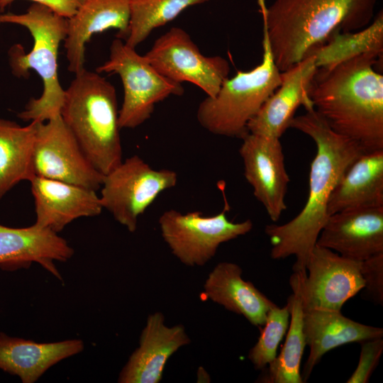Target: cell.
<instances>
[{
    "mask_svg": "<svg viewBox=\"0 0 383 383\" xmlns=\"http://www.w3.org/2000/svg\"><path fill=\"white\" fill-rule=\"evenodd\" d=\"M304 332L309 354L301 374L303 382L328 351L339 346L382 338L383 329L356 322L340 311L303 306Z\"/></svg>",
    "mask_w": 383,
    "mask_h": 383,
    "instance_id": "ffe728a7",
    "label": "cell"
},
{
    "mask_svg": "<svg viewBox=\"0 0 383 383\" xmlns=\"http://www.w3.org/2000/svg\"><path fill=\"white\" fill-rule=\"evenodd\" d=\"M74 250L65 239L50 228L35 223L11 228L0 224V268L14 271L29 267L33 262L62 280L55 261L66 262Z\"/></svg>",
    "mask_w": 383,
    "mask_h": 383,
    "instance_id": "2e32d148",
    "label": "cell"
},
{
    "mask_svg": "<svg viewBox=\"0 0 383 383\" xmlns=\"http://www.w3.org/2000/svg\"><path fill=\"white\" fill-rule=\"evenodd\" d=\"M365 52H383L382 11L365 28L352 33H338L312 53L315 54L320 67Z\"/></svg>",
    "mask_w": 383,
    "mask_h": 383,
    "instance_id": "4316f807",
    "label": "cell"
},
{
    "mask_svg": "<svg viewBox=\"0 0 383 383\" xmlns=\"http://www.w3.org/2000/svg\"><path fill=\"white\" fill-rule=\"evenodd\" d=\"M377 0H274L261 10L263 33L284 72L335 35L362 30L374 18Z\"/></svg>",
    "mask_w": 383,
    "mask_h": 383,
    "instance_id": "3957f363",
    "label": "cell"
},
{
    "mask_svg": "<svg viewBox=\"0 0 383 383\" xmlns=\"http://www.w3.org/2000/svg\"><path fill=\"white\" fill-rule=\"evenodd\" d=\"M109 57L96 68L98 73L118 74L123 87V100L119 109L121 128H135L149 119L155 106L170 96H181L182 83L157 72L145 55L116 38L109 48Z\"/></svg>",
    "mask_w": 383,
    "mask_h": 383,
    "instance_id": "52a82bcc",
    "label": "cell"
},
{
    "mask_svg": "<svg viewBox=\"0 0 383 383\" xmlns=\"http://www.w3.org/2000/svg\"><path fill=\"white\" fill-rule=\"evenodd\" d=\"M293 294L289 297L290 319L286 338L280 353L267 366L261 378L265 383H302L301 362L306 345L304 332V311L299 290L291 286Z\"/></svg>",
    "mask_w": 383,
    "mask_h": 383,
    "instance_id": "d4e9b609",
    "label": "cell"
},
{
    "mask_svg": "<svg viewBox=\"0 0 383 383\" xmlns=\"http://www.w3.org/2000/svg\"><path fill=\"white\" fill-rule=\"evenodd\" d=\"M15 0H0V12ZM43 5L66 18L72 17L84 0H30Z\"/></svg>",
    "mask_w": 383,
    "mask_h": 383,
    "instance_id": "4dcf8cb0",
    "label": "cell"
},
{
    "mask_svg": "<svg viewBox=\"0 0 383 383\" xmlns=\"http://www.w3.org/2000/svg\"><path fill=\"white\" fill-rule=\"evenodd\" d=\"M361 350L357 366L347 383H367L379 364L383 353V339L375 338L361 343Z\"/></svg>",
    "mask_w": 383,
    "mask_h": 383,
    "instance_id": "f1b7e54d",
    "label": "cell"
},
{
    "mask_svg": "<svg viewBox=\"0 0 383 383\" xmlns=\"http://www.w3.org/2000/svg\"><path fill=\"white\" fill-rule=\"evenodd\" d=\"M260 64L247 72L238 71L226 78L217 94L199 105L196 118L209 132L221 136L243 138L248 124L281 84L267 38L263 33Z\"/></svg>",
    "mask_w": 383,
    "mask_h": 383,
    "instance_id": "8992f818",
    "label": "cell"
},
{
    "mask_svg": "<svg viewBox=\"0 0 383 383\" xmlns=\"http://www.w3.org/2000/svg\"><path fill=\"white\" fill-rule=\"evenodd\" d=\"M4 23L25 27L33 39L28 52L26 53L20 44L9 49V62L13 74L28 78L29 70H34L43 82L41 95L31 98L18 117L23 121L45 122L60 115L65 89L59 79L57 60L60 45L67 36L68 18L43 5L32 3L23 13L1 12L0 25Z\"/></svg>",
    "mask_w": 383,
    "mask_h": 383,
    "instance_id": "277c9868",
    "label": "cell"
},
{
    "mask_svg": "<svg viewBox=\"0 0 383 383\" xmlns=\"http://www.w3.org/2000/svg\"><path fill=\"white\" fill-rule=\"evenodd\" d=\"M61 117L84 153L104 175L122 161L115 87L85 68L65 89Z\"/></svg>",
    "mask_w": 383,
    "mask_h": 383,
    "instance_id": "5b68a950",
    "label": "cell"
},
{
    "mask_svg": "<svg viewBox=\"0 0 383 383\" xmlns=\"http://www.w3.org/2000/svg\"><path fill=\"white\" fill-rule=\"evenodd\" d=\"M290 319L289 306H272L267 312L260 337L250 350L248 359L256 370L268 366L277 355V348L286 335Z\"/></svg>",
    "mask_w": 383,
    "mask_h": 383,
    "instance_id": "83f0119b",
    "label": "cell"
},
{
    "mask_svg": "<svg viewBox=\"0 0 383 383\" xmlns=\"http://www.w3.org/2000/svg\"><path fill=\"white\" fill-rule=\"evenodd\" d=\"M84 348L79 339L40 343L0 333V369L18 377L23 383H33L51 367Z\"/></svg>",
    "mask_w": 383,
    "mask_h": 383,
    "instance_id": "44dd1931",
    "label": "cell"
},
{
    "mask_svg": "<svg viewBox=\"0 0 383 383\" xmlns=\"http://www.w3.org/2000/svg\"><path fill=\"white\" fill-rule=\"evenodd\" d=\"M212 0H131L128 34L125 43L135 48L157 28L174 20L189 6Z\"/></svg>",
    "mask_w": 383,
    "mask_h": 383,
    "instance_id": "484cf974",
    "label": "cell"
},
{
    "mask_svg": "<svg viewBox=\"0 0 383 383\" xmlns=\"http://www.w3.org/2000/svg\"><path fill=\"white\" fill-rule=\"evenodd\" d=\"M318 68L316 57L311 53L282 72L280 85L248 123V133L280 138L300 106L306 111L313 109L309 90Z\"/></svg>",
    "mask_w": 383,
    "mask_h": 383,
    "instance_id": "5bb4252c",
    "label": "cell"
},
{
    "mask_svg": "<svg viewBox=\"0 0 383 383\" xmlns=\"http://www.w3.org/2000/svg\"><path fill=\"white\" fill-rule=\"evenodd\" d=\"M184 327H168L161 312L147 318L140 336L139 346L130 356L119 374L120 383H158L169 358L181 347L190 343Z\"/></svg>",
    "mask_w": 383,
    "mask_h": 383,
    "instance_id": "e0dca14e",
    "label": "cell"
},
{
    "mask_svg": "<svg viewBox=\"0 0 383 383\" xmlns=\"http://www.w3.org/2000/svg\"><path fill=\"white\" fill-rule=\"evenodd\" d=\"M360 273L365 294L374 303L383 305V252L361 262Z\"/></svg>",
    "mask_w": 383,
    "mask_h": 383,
    "instance_id": "f546056e",
    "label": "cell"
},
{
    "mask_svg": "<svg viewBox=\"0 0 383 383\" xmlns=\"http://www.w3.org/2000/svg\"><path fill=\"white\" fill-rule=\"evenodd\" d=\"M33 162L35 176L94 191L101 188L104 176L90 162L61 115L38 123Z\"/></svg>",
    "mask_w": 383,
    "mask_h": 383,
    "instance_id": "7c38bea8",
    "label": "cell"
},
{
    "mask_svg": "<svg viewBox=\"0 0 383 383\" xmlns=\"http://www.w3.org/2000/svg\"><path fill=\"white\" fill-rule=\"evenodd\" d=\"M39 121L21 126L0 117V199L22 181L35 176L33 149Z\"/></svg>",
    "mask_w": 383,
    "mask_h": 383,
    "instance_id": "cb8c5ba5",
    "label": "cell"
},
{
    "mask_svg": "<svg viewBox=\"0 0 383 383\" xmlns=\"http://www.w3.org/2000/svg\"><path fill=\"white\" fill-rule=\"evenodd\" d=\"M360 264L316 245L306 265L308 274L294 272L290 286L299 290L304 306L341 311L364 287Z\"/></svg>",
    "mask_w": 383,
    "mask_h": 383,
    "instance_id": "30bf717a",
    "label": "cell"
},
{
    "mask_svg": "<svg viewBox=\"0 0 383 383\" xmlns=\"http://www.w3.org/2000/svg\"><path fill=\"white\" fill-rule=\"evenodd\" d=\"M380 56L365 52L320 67L309 90L330 128L365 152L383 150V75L374 70Z\"/></svg>",
    "mask_w": 383,
    "mask_h": 383,
    "instance_id": "7a4b0ae2",
    "label": "cell"
},
{
    "mask_svg": "<svg viewBox=\"0 0 383 383\" xmlns=\"http://www.w3.org/2000/svg\"><path fill=\"white\" fill-rule=\"evenodd\" d=\"M131 17V0H84L68 18L64 48L68 70L74 74L84 69L85 45L91 37L108 29L117 30L116 38L126 39Z\"/></svg>",
    "mask_w": 383,
    "mask_h": 383,
    "instance_id": "d6986e66",
    "label": "cell"
},
{
    "mask_svg": "<svg viewBox=\"0 0 383 383\" xmlns=\"http://www.w3.org/2000/svg\"><path fill=\"white\" fill-rule=\"evenodd\" d=\"M239 149L244 176L255 197L274 222L287 209L285 196L290 182L279 138L248 133Z\"/></svg>",
    "mask_w": 383,
    "mask_h": 383,
    "instance_id": "4fadbf2b",
    "label": "cell"
},
{
    "mask_svg": "<svg viewBox=\"0 0 383 383\" xmlns=\"http://www.w3.org/2000/svg\"><path fill=\"white\" fill-rule=\"evenodd\" d=\"M228 206L216 215L204 216L199 211L182 213L165 211L159 218L162 237L172 253L183 264L204 265L216 253L221 244L249 233L252 222L235 223L227 216Z\"/></svg>",
    "mask_w": 383,
    "mask_h": 383,
    "instance_id": "9c48e42d",
    "label": "cell"
},
{
    "mask_svg": "<svg viewBox=\"0 0 383 383\" xmlns=\"http://www.w3.org/2000/svg\"><path fill=\"white\" fill-rule=\"evenodd\" d=\"M383 206V150L362 153L333 190L329 215L362 208Z\"/></svg>",
    "mask_w": 383,
    "mask_h": 383,
    "instance_id": "603a6c76",
    "label": "cell"
},
{
    "mask_svg": "<svg viewBox=\"0 0 383 383\" xmlns=\"http://www.w3.org/2000/svg\"><path fill=\"white\" fill-rule=\"evenodd\" d=\"M316 245L359 262L383 252V206L330 215Z\"/></svg>",
    "mask_w": 383,
    "mask_h": 383,
    "instance_id": "9a60e30c",
    "label": "cell"
},
{
    "mask_svg": "<svg viewBox=\"0 0 383 383\" xmlns=\"http://www.w3.org/2000/svg\"><path fill=\"white\" fill-rule=\"evenodd\" d=\"M289 128L307 135L316 144L308 196L304 206L293 219L282 225H267L265 232L272 245V259L294 256V272L306 273L309 255L330 216L328 206L331 194L346 170L365 152L355 141L333 131L314 108L294 116Z\"/></svg>",
    "mask_w": 383,
    "mask_h": 383,
    "instance_id": "6da1fadb",
    "label": "cell"
},
{
    "mask_svg": "<svg viewBox=\"0 0 383 383\" xmlns=\"http://www.w3.org/2000/svg\"><path fill=\"white\" fill-rule=\"evenodd\" d=\"M241 275L242 269L235 263L217 264L206 279L204 294L227 310L243 316L252 325L262 327L274 304Z\"/></svg>",
    "mask_w": 383,
    "mask_h": 383,
    "instance_id": "7402d4cb",
    "label": "cell"
},
{
    "mask_svg": "<svg viewBox=\"0 0 383 383\" xmlns=\"http://www.w3.org/2000/svg\"><path fill=\"white\" fill-rule=\"evenodd\" d=\"M30 182L35 223L58 233L74 220L99 215L103 207L96 191L35 176Z\"/></svg>",
    "mask_w": 383,
    "mask_h": 383,
    "instance_id": "ac0fdd59",
    "label": "cell"
},
{
    "mask_svg": "<svg viewBox=\"0 0 383 383\" xmlns=\"http://www.w3.org/2000/svg\"><path fill=\"white\" fill-rule=\"evenodd\" d=\"M177 179L174 170L154 169L135 155L104 176L101 204L103 209L133 233L136 231L139 216L162 192L174 187Z\"/></svg>",
    "mask_w": 383,
    "mask_h": 383,
    "instance_id": "ba28073f",
    "label": "cell"
},
{
    "mask_svg": "<svg viewBox=\"0 0 383 383\" xmlns=\"http://www.w3.org/2000/svg\"><path fill=\"white\" fill-rule=\"evenodd\" d=\"M145 57L165 77L195 84L207 96L218 91L230 72L226 59L204 55L187 31L172 27L160 36Z\"/></svg>",
    "mask_w": 383,
    "mask_h": 383,
    "instance_id": "8fae6325",
    "label": "cell"
}]
</instances>
